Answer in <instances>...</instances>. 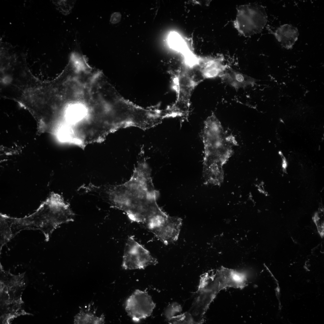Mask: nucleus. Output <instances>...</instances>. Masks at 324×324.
<instances>
[{
    "label": "nucleus",
    "mask_w": 324,
    "mask_h": 324,
    "mask_svg": "<svg viewBox=\"0 0 324 324\" xmlns=\"http://www.w3.org/2000/svg\"><path fill=\"white\" fill-rule=\"evenodd\" d=\"M100 196L114 207L124 211L132 221L147 227L162 210L156 200L151 170L144 160L134 168L130 179L121 184L101 186Z\"/></svg>",
    "instance_id": "f257e3e1"
},
{
    "label": "nucleus",
    "mask_w": 324,
    "mask_h": 324,
    "mask_svg": "<svg viewBox=\"0 0 324 324\" xmlns=\"http://www.w3.org/2000/svg\"><path fill=\"white\" fill-rule=\"evenodd\" d=\"M202 138L204 183L220 186L224 179L223 166L232 155L237 142L232 135L224 131L214 113L205 122Z\"/></svg>",
    "instance_id": "f03ea898"
},
{
    "label": "nucleus",
    "mask_w": 324,
    "mask_h": 324,
    "mask_svg": "<svg viewBox=\"0 0 324 324\" xmlns=\"http://www.w3.org/2000/svg\"><path fill=\"white\" fill-rule=\"evenodd\" d=\"M74 214L62 198L56 194H52L32 214L22 218L4 215L5 227L12 238L22 230H39L49 240L53 231L60 224L74 220Z\"/></svg>",
    "instance_id": "7ed1b4c3"
},
{
    "label": "nucleus",
    "mask_w": 324,
    "mask_h": 324,
    "mask_svg": "<svg viewBox=\"0 0 324 324\" xmlns=\"http://www.w3.org/2000/svg\"><path fill=\"white\" fill-rule=\"evenodd\" d=\"M247 281L246 274L221 267L214 273H206L201 278L198 287L200 295L196 299L202 302L201 314H205L210 303L221 290L227 287L242 288Z\"/></svg>",
    "instance_id": "20e7f679"
},
{
    "label": "nucleus",
    "mask_w": 324,
    "mask_h": 324,
    "mask_svg": "<svg viewBox=\"0 0 324 324\" xmlns=\"http://www.w3.org/2000/svg\"><path fill=\"white\" fill-rule=\"evenodd\" d=\"M267 20V15L262 6L250 4L238 8L233 25L239 34L248 37L260 32L266 25Z\"/></svg>",
    "instance_id": "39448f33"
},
{
    "label": "nucleus",
    "mask_w": 324,
    "mask_h": 324,
    "mask_svg": "<svg viewBox=\"0 0 324 324\" xmlns=\"http://www.w3.org/2000/svg\"><path fill=\"white\" fill-rule=\"evenodd\" d=\"M158 263L157 259L137 242L133 236H129L124 247L122 267L125 269H144Z\"/></svg>",
    "instance_id": "423d86ee"
},
{
    "label": "nucleus",
    "mask_w": 324,
    "mask_h": 324,
    "mask_svg": "<svg viewBox=\"0 0 324 324\" xmlns=\"http://www.w3.org/2000/svg\"><path fill=\"white\" fill-rule=\"evenodd\" d=\"M155 306L151 296L145 290L136 291L127 299L125 310L135 322L149 316Z\"/></svg>",
    "instance_id": "0eeeda50"
},
{
    "label": "nucleus",
    "mask_w": 324,
    "mask_h": 324,
    "mask_svg": "<svg viewBox=\"0 0 324 324\" xmlns=\"http://www.w3.org/2000/svg\"><path fill=\"white\" fill-rule=\"evenodd\" d=\"M198 64L204 79L220 77L228 67L223 63L221 58L210 57L200 58Z\"/></svg>",
    "instance_id": "6e6552de"
},
{
    "label": "nucleus",
    "mask_w": 324,
    "mask_h": 324,
    "mask_svg": "<svg viewBox=\"0 0 324 324\" xmlns=\"http://www.w3.org/2000/svg\"><path fill=\"white\" fill-rule=\"evenodd\" d=\"M224 82L236 89L253 86L256 80L250 76L236 71L229 66L220 76Z\"/></svg>",
    "instance_id": "1a4fd4ad"
},
{
    "label": "nucleus",
    "mask_w": 324,
    "mask_h": 324,
    "mask_svg": "<svg viewBox=\"0 0 324 324\" xmlns=\"http://www.w3.org/2000/svg\"><path fill=\"white\" fill-rule=\"evenodd\" d=\"M274 35L281 46L285 49H291L297 40L299 35L298 29L292 26L285 24L278 27Z\"/></svg>",
    "instance_id": "9d476101"
},
{
    "label": "nucleus",
    "mask_w": 324,
    "mask_h": 324,
    "mask_svg": "<svg viewBox=\"0 0 324 324\" xmlns=\"http://www.w3.org/2000/svg\"><path fill=\"white\" fill-rule=\"evenodd\" d=\"M168 42L171 47L182 53L184 58L194 54L187 42L176 32H172L170 34Z\"/></svg>",
    "instance_id": "9b49d317"
},
{
    "label": "nucleus",
    "mask_w": 324,
    "mask_h": 324,
    "mask_svg": "<svg viewBox=\"0 0 324 324\" xmlns=\"http://www.w3.org/2000/svg\"><path fill=\"white\" fill-rule=\"evenodd\" d=\"M74 324H103L104 322L103 315L98 316L91 312L80 311L74 317Z\"/></svg>",
    "instance_id": "f8f14e48"
},
{
    "label": "nucleus",
    "mask_w": 324,
    "mask_h": 324,
    "mask_svg": "<svg viewBox=\"0 0 324 324\" xmlns=\"http://www.w3.org/2000/svg\"><path fill=\"white\" fill-rule=\"evenodd\" d=\"M54 3L58 9L64 15H67L70 13L74 4L73 1H55Z\"/></svg>",
    "instance_id": "ddd939ff"
},
{
    "label": "nucleus",
    "mask_w": 324,
    "mask_h": 324,
    "mask_svg": "<svg viewBox=\"0 0 324 324\" xmlns=\"http://www.w3.org/2000/svg\"><path fill=\"white\" fill-rule=\"evenodd\" d=\"M182 308L180 305L174 303L169 306L166 310L165 315L168 320L175 316L177 313L180 312Z\"/></svg>",
    "instance_id": "4468645a"
},
{
    "label": "nucleus",
    "mask_w": 324,
    "mask_h": 324,
    "mask_svg": "<svg viewBox=\"0 0 324 324\" xmlns=\"http://www.w3.org/2000/svg\"><path fill=\"white\" fill-rule=\"evenodd\" d=\"M122 15L119 12L112 13L110 16V22L112 24H116L119 22L121 20Z\"/></svg>",
    "instance_id": "2eb2a0df"
}]
</instances>
